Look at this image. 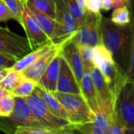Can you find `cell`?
<instances>
[{
	"label": "cell",
	"instance_id": "ac0fdd59",
	"mask_svg": "<svg viewBox=\"0 0 134 134\" xmlns=\"http://www.w3.org/2000/svg\"><path fill=\"white\" fill-rule=\"evenodd\" d=\"M25 77H24L21 72L16 71L12 68H9L7 74L0 82V85L4 89L11 93L13 89L20 84V82Z\"/></svg>",
	"mask_w": 134,
	"mask_h": 134
},
{
	"label": "cell",
	"instance_id": "83f0119b",
	"mask_svg": "<svg viewBox=\"0 0 134 134\" xmlns=\"http://www.w3.org/2000/svg\"><path fill=\"white\" fill-rule=\"evenodd\" d=\"M93 122H94L97 126L107 132L110 125V118L104 111L100 110L98 113L93 115Z\"/></svg>",
	"mask_w": 134,
	"mask_h": 134
},
{
	"label": "cell",
	"instance_id": "d590c367",
	"mask_svg": "<svg viewBox=\"0 0 134 134\" xmlns=\"http://www.w3.org/2000/svg\"><path fill=\"white\" fill-rule=\"evenodd\" d=\"M79 6L80 7V9H83V10H86L85 9V0H76Z\"/></svg>",
	"mask_w": 134,
	"mask_h": 134
},
{
	"label": "cell",
	"instance_id": "8992f818",
	"mask_svg": "<svg viewBox=\"0 0 134 134\" xmlns=\"http://www.w3.org/2000/svg\"><path fill=\"white\" fill-rule=\"evenodd\" d=\"M24 100L36 119L44 128L50 130H57L71 125L70 122L53 114L42 98L35 92H33L31 96L25 97Z\"/></svg>",
	"mask_w": 134,
	"mask_h": 134
},
{
	"label": "cell",
	"instance_id": "4fadbf2b",
	"mask_svg": "<svg viewBox=\"0 0 134 134\" xmlns=\"http://www.w3.org/2000/svg\"><path fill=\"white\" fill-rule=\"evenodd\" d=\"M60 54L59 51L37 82L38 85L50 93L55 92L57 91V83L60 73Z\"/></svg>",
	"mask_w": 134,
	"mask_h": 134
},
{
	"label": "cell",
	"instance_id": "8fae6325",
	"mask_svg": "<svg viewBox=\"0 0 134 134\" xmlns=\"http://www.w3.org/2000/svg\"><path fill=\"white\" fill-rule=\"evenodd\" d=\"M61 45H55L52 49L48 51L32 64L21 71L24 77L27 79L32 80L35 82H38L42 75L44 73L48 66L53 59V58L60 51Z\"/></svg>",
	"mask_w": 134,
	"mask_h": 134
},
{
	"label": "cell",
	"instance_id": "d6a6232c",
	"mask_svg": "<svg viewBox=\"0 0 134 134\" xmlns=\"http://www.w3.org/2000/svg\"><path fill=\"white\" fill-rule=\"evenodd\" d=\"M54 134H84L74 125L71 124L65 127L54 130Z\"/></svg>",
	"mask_w": 134,
	"mask_h": 134
},
{
	"label": "cell",
	"instance_id": "ba28073f",
	"mask_svg": "<svg viewBox=\"0 0 134 134\" xmlns=\"http://www.w3.org/2000/svg\"><path fill=\"white\" fill-rule=\"evenodd\" d=\"M20 24L25 32L26 38L31 51L37 49L45 44L53 43L40 28L35 18L27 9L25 2L24 3L22 9Z\"/></svg>",
	"mask_w": 134,
	"mask_h": 134
},
{
	"label": "cell",
	"instance_id": "f35d334b",
	"mask_svg": "<svg viewBox=\"0 0 134 134\" xmlns=\"http://www.w3.org/2000/svg\"><path fill=\"white\" fill-rule=\"evenodd\" d=\"M122 1H123V2L126 3V5L127 6V5H128V3H130V1H131V0H122Z\"/></svg>",
	"mask_w": 134,
	"mask_h": 134
},
{
	"label": "cell",
	"instance_id": "f1b7e54d",
	"mask_svg": "<svg viewBox=\"0 0 134 134\" xmlns=\"http://www.w3.org/2000/svg\"><path fill=\"white\" fill-rule=\"evenodd\" d=\"M125 127L119 124L113 115L110 118V125L108 131L106 132L107 134H123L124 133Z\"/></svg>",
	"mask_w": 134,
	"mask_h": 134
},
{
	"label": "cell",
	"instance_id": "8d00e7d4",
	"mask_svg": "<svg viewBox=\"0 0 134 134\" xmlns=\"http://www.w3.org/2000/svg\"><path fill=\"white\" fill-rule=\"evenodd\" d=\"M9 93H10V92H9L8 91H6L5 89H4V88L0 85V99H1L2 96L7 95V94H9Z\"/></svg>",
	"mask_w": 134,
	"mask_h": 134
},
{
	"label": "cell",
	"instance_id": "f546056e",
	"mask_svg": "<svg viewBox=\"0 0 134 134\" xmlns=\"http://www.w3.org/2000/svg\"><path fill=\"white\" fill-rule=\"evenodd\" d=\"M13 19L14 17L5 2L2 0H0V22H5L9 20Z\"/></svg>",
	"mask_w": 134,
	"mask_h": 134
},
{
	"label": "cell",
	"instance_id": "7c38bea8",
	"mask_svg": "<svg viewBox=\"0 0 134 134\" xmlns=\"http://www.w3.org/2000/svg\"><path fill=\"white\" fill-rule=\"evenodd\" d=\"M56 92L61 93L80 94L79 85L74 76V73L61 55L60 73L57 83Z\"/></svg>",
	"mask_w": 134,
	"mask_h": 134
},
{
	"label": "cell",
	"instance_id": "52a82bcc",
	"mask_svg": "<svg viewBox=\"0 0 134 134\" xmlns=\"http://www.w3.org/2000/svg\"><path fill=\"white\" fill-rule=\"evenodd\" d=\"M31 51L26 37L0 26V53L19 60Z\"/></svg>",
	"mask_w": 134,
	"mask_h": 134
},
{
	"label": "cell",
	"instance_id": "603a6c76",
	"mask_svg": "<svg viewBox=\"0 0 134 134\" xmlns=\"http://www.w3.org/2000/svg\"><path fill=\"white\" fill-rule=\"evenodd\" d=\"M14 106V97L9 93L0 99V118L8 117L13 111Z\"/></svg>",
	"mask_w": 134,
	"mask_h": 134
},
{
	"label": "cell",
	"instance_id": "d6986e66",
	"mask_svg": "<svg viewBox=\"0 0 134 134\" xmlns=\"http://www.w3.org/2000/svg\"><path fill=\"white\" fill-rule=\"evenodd\" d=\"M38 85L37 82L24 78L22 80L20 84L13 89V91L11 92V94L14 96H19V97H27L31 96L33 92L35 91V87Z\"/></svg>",
	"mask_w": 134,
	"mask_h": 134
},
{
	"label": "cell",
	"instance_id": "7a4b0ae2",
	"mask_svg": "<svg viewBox=\"0 0 134 134\" xmlns=\"http://www.w3.org/2000/svg\"><path fill=\"white\" fill-rule=\"evenodd\" d=\"M13 97L14 106L12 113L8 117L0 118V131L5 134H13L15 129L19 126L44 128L31 112L24 98Z\"/></svg>",
	"mask_w": 134,
	"mask_h": 134
},
{
	"label": "cell",
	"instance_id": "d4e9b609",
	"mask_svg": "<svg viewBox=\"0 0 134 134\" xmlns=\"http://www.w3.org/2000/svg\"><path fill=\"white\" fill-rule=\"evenodd\" d=\"M79 52L83 62L85 71H90L93 66L92 62L93 47L89 46H79Z\"/></svg>",
	"mask_w": 134,
	"mask_h": 134
},
{
	"label": "cell",
	"instance_id": "1f68e13d",
	"mask_svg": "<svg viewBox=\"0 0 134 134\" xmlns=\"http://www.w3.org/2000/svg\"><path fill=\"white\" fill-rule=\"evenodd\" d=\"M14 58L7 54L0 53V67L2 68H11L16 62Z\"/></svg>",
	"mask_w": 134,
	"mask_h": 134
},
{
	"label": "cell",
	"instance_id": "4dcf8cb0",
	"mask_svg": "<svg viewBox=\"0 0 134 134\" xmlns=\"http://www.w3.org/2000/svg\"><path fill=\"white\" fill-rule=\"evenodd\" d=\"M85 9L94 13H100V0H85Z\"/></svg>",
	"mask_w": 134,
	"mask_h": 134
},
{
	"label": "cell",
	"instance_id": "4316f807",
	"mask_svg": "<svg viewBox=\"0 0 134 134\" xmlns=\"http://www.w3.org/2000/svg\"><path fill=\"white\" fill-rule=\"evenodd\" d=\"M84 134H107L104 130L97 126L94 122H90L78 125H74Z\"/></svg>",
	"mask_w": 134,
	"mask_h": 134
},
{
	"label": "cell",
	"instance_id": "5bb4252c",
	"mask_svg": "<svg viewBox=\"0 0 134 134\" xmlns=\"http://www.w3.org/2000/svg\"><path fill=\"white\" fill-rule=\"evenodd\" d=\"M79 88L81 96L87 103L93 114L96 115L100 111L99 103L89 71L84 72V74L79 82Z\"/></svg>",
	"mask_w": 134,
	"mask_h": 134
},
{
	"label": "cell",
	"instance_id": "836d02e7",
	"mask_svg": "<svg viewBox=\"0 0 134 134\" xmlns=\"http://www.w3.org/2000/svg\"><path fill=\"white\" fill-rule=\"evenodd\" d=\"M100 9L104 11H109L112 9V1L111 0H100Z\"/></svg>",
	"mask_w": 134,
	"mask_h": 134
},
{
	"label": "cell",
	"instance_id": "9a60e30c",
	"mask_svg": "<svg viewBox=\"0 0 134 134\" xmlns=\"http://www.w3.org/2000/svg\"><path fill=\"white\" fill-rule=\"evenodd\" d=\"M34 92L42 98V100L44 101V103L46 104V106L53 114H54L58 118H60L70 122L69 117L67 111H65L62 104L60 103V101L53 96V93L46 91L39 85H37L35 87Z\"/></svg>",
	"mask_w": 134,
	"mask_h": 134
},
{
	"label": "cell",
	"instance_id": "277c9868",
	"mask_svg": "<svg viewBox=\"0 0 134 134\" xmlns=\"http://www.w3.org/2000/svg\"><path fill=\"white\" fill-rule=\"evenodd\" d=\"M53 96L67 111L71 124L78 125L93 122V114L81 94L61 93L55 92Z\"/></svg>",
	"mask_w": 134,
	"mask_h": 134
},
{
	"label": "cell",
	"instance_id": "6da1fadb",
	"mask_svg": "<svg viewBox=\"0 0 134 134\" xmlns=\"http://www.w3.org/2000/svg\"><path fill=\"white\" fill-rule=\"evenodd\" d=\"M102 44L110 51L115 62L125 73L128 82L134 83L133 24L118 25L110 18L100 17Z\"/></svg>",
	"mask_w": 134,
	"mask_h": 134
},
{
	"label": "cell",
	"instance_id": "9c48e42d",
	"mask_svg": "<svg viewBox=\"0 0 134 134\" xmlns=\"http://www.w3.org/2000/svg\"><path fill=\"white\" fill-rule=\"evenodd\" d=\"M89 73L96 91L100 110L104 111L109 116V118H111V116L114 115V99L111 92L102 73L97 68L93 67L89 71Z\"/></svg>",
	"mask_w": 134,
	"mask_h": 134
},
{
	"label": "cell",
	"instance_id": "cb8c5ba5",
	"mask_svg": "<svg viewBox=\"0 0 134 134\" xmlns=\"http://www.w3.org/2000/svg\"><path fill=\"white\" fill-rule=\"evenodd\" d=\"M64 2L67 5L68 8L69 9L71 13L75 19L76 23H77V27H79L82 24V22L84 19L86 10H83V9H80L76 0H64Z\"/></svg>",
	"mask_w": 134,
	"mask_h": 134
},
{
	"label": "cell",
	"instance_id": "2e32d148",
	"mask_svg": "<svg viewBox=\"0 0 134 134\" xmlns=\"http://www.w3.org/2000/svg\"><path fill=\"white\" fill-rule=\"evenodd\" d=\"M55 45L57 44L48 43V44H45L37 49L31 51V52H29L28 54H27L26 55H24V57L17 60L11 68L16 71H19V72L23 71L24 69H26L31 64H32L35 61H36L38 58H40L48 51L52 49Z\"/></svg>",
	"mask_w": 134,
	"mask_h": 134
},
{
	"label": "cell",
	"instance_id": "ffe728a7",
	"mask_svg": "<svg viewBox=\"0 0 134 134\" xmlns=\"http://www.w3.org/2000/svg\"><path fill=\"white\" fill-rule=\"evenodd\" d=\"M111 21L118 25H126L131 23V12L127 6L115 8L111 13Z\"/></svg>",
	"mask_w": 134,
	"mask_h": 134
},
{
	"label": "cell",
	"instance_id": "e575fe53",
	"mask_svg": "<svg viewBox=\"0 0 134 134\" xmlns=\"http://www.w3.org/2000/svg\"><path fill=\"white\" fill-rule=\"evenodd\" d=\"M9 70V68H2V67H0V82L5 77V75L7 74Z\"/></svg>",
	"mask_w": 134,
	"mask_h": 134
},
{
	"label": "cell",
	"instance_id": "e0dca14e",
	"mask_svg": "<svg viewBox=\"0 0 134 134\" xmlns=\"http://www.w3.org/2000/svg\"><path fill=\"white\" fill-rule=\"evenodd\" d=\"M25 4H26L27 9H29V11L31 13V14L35 18V20L38 22L40 28L42 29V31L45 32V34L49 37V39L51 41L52 37H53V30L55 28V24H56L55 20L49 17L48 15L45 14L44 13L41 12L40 10L37 9L34 6L29 5V4H27V3H25Z\"/></svg>",
	"mask_w": 134,
	"mask_h": 134
},
{
	"label": "cell",
	"instance_id": "7402d4cb",
	"mask_svg": "<svg viewBox=\"0 0 134 134\" xmlns=\"http://www.w3.org/2000/svg\"><path fill=\"white\" fill-rule=\"evenodd\" d=\"M11 13L13 14L14 20H16L20 24L21 23V13L24 3V0H2Z\"/></svg>",
	"mask_w": 134,
	"mask_h": 134
},
{
	"label": "cell",
	"instance_id": "3957f363",
	"mask_svg": "<svg viewBox=\"0 0 134 134\" xmlns=\"http://www.w3.org/2000/svg\"><path fill=\"white\" fill-rule=\"evenodd\" d=\"M114 115L125 128L134 129V83L127 82L115 96Z\"/></svg>",
	"mask_w": 134,
	"mask_h": 134
},
{
	"label": "cell",
	"instance_id": "30bf717a",
	"mask_svg": "<svg viewBox=\"0 0 134 134\" xmlns=\"http://www.w3.org/2000/svg\"><path fill=\"white\" fill-rule=\"evenodd\" d=\"M71 37L61 44L60 53L71 68L79 85V82L84 74L85 70L79 46Z\"/></svg>",
	"mask_w": 134,
	"mask_h": 134
},
{
	"label": "cell",
	"instance_id": "44dd1931",
	"mask_svg": "<svg viewBox=\"0 0 134 134\" xmlns=\"http://www.w3.org/2000/svg\"><path fill=\"white\" fill-rule=\"evenodd\" d=\"M24 2L55 20V4L53 0H24Z\"/></svg>",
	"mask_w": 134,
	"mask_h": 134
},
{
	"label": "cell",
	"instance_id": "484cf974",
	"mask_svg": "<svg viewBox=\"0 0 134 134\" xmlns=\"http://www.w3.org/2000/svg\"><path fill=\"white\" fill-rule=\"evenodd\" d=\"M13 134H54V130L39 127L19 126L15 129Z\"/></svg>",
	"mask_w": 134,
	"mask_h": 134
},
{
	"label": "cell",
	"instance_id": "5b68a950",
	"mask_svg": "<svg viewBox=\"0 0 134 134\" xmlns=\"http://www.w3.org/2000/svg\"><path fill=\"white\" fill-rule=\"evenodd\" d=\"M101 15L100 12L94 13L86 10L82 24L71 37L78 46L93 47L102 44L100 25Z\"/></svg>",
	"mask_w": 134,
	"mask_h": 134
},
{
	"label": "cell",
	"instance_id": "74e56055",
	"mask_svg": "<svg viewBox=\"0 0 134 134\" xmlns=\"http://www.w3.org/2000/svg\"><path fill=\"white\" fill-rule=\"evenodd\" d=\"M123 134H134V129L131 128H125Z\"/></svg>",
	"mask_w": 134,
	"mask_h": 134
}]
</instances>
